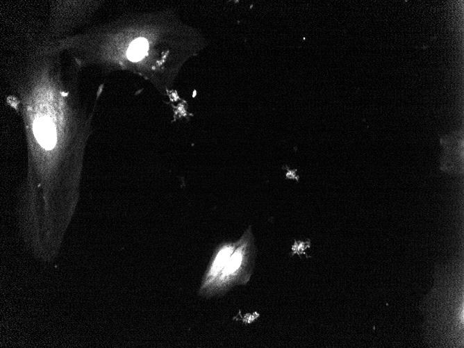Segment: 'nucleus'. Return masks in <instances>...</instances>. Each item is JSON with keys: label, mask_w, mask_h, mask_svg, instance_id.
<instances>
[{"label": "nucleus", "mask_w": 464, "mask_h": 348, "mask_svg": "<svg viewBox=\"0 0 464 348\" xmlns=\"http://www.w3.org/2000/svg\"><path fill=\"white\" fill-rule=\"evenodd\" d=\"M33 133L38 143L46 149H52L56 142V134L53 124L47 119L37 120L33 125Z\"/></svg>", "instance_id": "4"}, {"label": "nucleus", "mask_w": 464, "mask_h": 348, "mask_svg": "<svg viewBox=\"0 0 464 348\" xmlns=\"http://www.w3.org/2000/svg\"><path fill=\"white\" fill-rule=\"evenodd\" d=\"M147 49L148 42L145 39H136L131 42L128 49V58L131 61H138L144 56Z\"/></svg>", "instance_id": "5"}, {"label": "nucleus", "mask_w": 464, "mask_h": 348, "mask_svg": "<svg viewBox=\"0 0 464 348\" xmlns=\"http://www.w3.org/2000/svg\"><path fill=\"white\" fill-rule=\"evenodd\" d=\"M238 243L239 240L236 242L224 244L219 247L214 254L209 266L204 274L199 292L206 288L218 276L224 268L227 260L238 245Z\"/></svg>", "instance_id": "3"}, {"label": "nucleus", "mask_w": 464, "mask_h": 348, "mask_svg": "<svg viewBox=\"0 0 464 348\" xmlns=\"http://www.w3.org/2000/svg\"><path fill=\"white\" fill-rule=\"evenodd\" d=\"M463 135L454 133L441 139V144L445 148L440 159L441 171L450 174L463 173Z\"/></svg>", "instance_id": "2"}, {"label": "nucleus", "mask_w": 464, "mask_h": 348, "mask_svg": "<svg viewBox=\"0 0 464 348\" xmlns=\"http://www.w3.org/2000/svg\"><path fill=\"white\" fill-rule=\"evenodd\" d=\"M249 235H244L214 281L199 292L202 297L222 296L235 285H245L250 279L254 266V256L250 249Z\"/></svg>", "instance_id": "1"}]
</instances>
